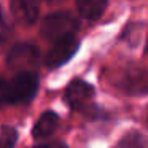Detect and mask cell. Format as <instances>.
Wrapping results in <instances>:
<instances>
[{
  "label": "cell",
  "mask_w": 148,
  "mask_h": 148,
  "mask_svg": "<svg viewBox=\"0 0 148 148\" xmlns=\"http://www.w3.org/2000/svg\"><path fill=\"white\" fill-rule=\"evenodd\" d=\"M77 8L81 18L94 21L105 13L107 0H77Z\"/></svg>",
  "instance_id": "cell-8"
},
{
  "label": "cell",
  "mask_w": 148,
  "mask_h": 148,
  "mask_svg": "<svg viewBox=\"0 0 148 148\" xmlns=\"http://www.w3.org/2000/svg\"><path fill=\"white\" fill-rule=\"evenodd\" d=\"M59 126V116L53 112H46L38 118V121L34 126L32 135L35 140H45V138L51 137L54 131Z\"/></svg>",
  "instance_id": "cell-7"
},
{
  "label": "cell",
  "mask_w": 148,
  "mask_h": 148,
  "mask_svg": "<svg viewBox=\"0 0 148 148\" xmlns=\"http://www.w3.org/2000/svg\"><path fill=\"white\" fill-rule=\"evenodd\" d=\"M11 13L19 24L30 26L40 14L38 0H11Z\"/></svg>",
  "instance_id": "cell-6"
},
{
  "label": "cell",
  "mask_w": 148,
  "mask_h": 148,
  "mask_svg": "<svg viewBox=\"0 0 148 148\" xmlns=\"http://www.w3.org/2000/svg\"><path fill=\"white\" fill-rule=\"evenodd\" d=\"M145 138L140 134H129L119 142V145H126V147H138V145H143Z\"/></svg>",
  "instance_id": "cell-11"
},
{
  "label": "cell",
  "mask_w": 148,
  "mask_h": 148,
  "mask_svg": "<svg viewBox=\"0 0 148 148\" xmlns=\"http://www.w3.org/2000/svg\"><path fill=\"white\" fill-rule=\"evenodd\" d=\"M0 24H2V11H0Z\"/></svg>",
  "instance_id": "cell-13"
},
{
  "label": "cell",
  "mask_w": 148,
  "mask_h": 148,
  "mask_svg": "<svg viewBox=\"0 0 148 148\" xmlns=\"http://www.w3.org/2000/svg\"><path fill=\"white\" fill-rule=\"evenodd\" d=\"M46 3H49V5H59V3H62L64 0H45Z\"/></svg>",
  "instance_id": "cell-12"
},
{
  "label": "cell",
  "mask_w": 148,
  "mask_h": 148,
  "mask_svg": "<svg viewBox=\"0 0 148 148\" xmlns=\"http://www.w3.org/2000/svg\"><path fill=\"white\" fill-rule=\"evenodd\" d=\"M78 26H80L78 19L73 18L70 13H65V11L51 13L42 23V35L51 42H56L67 35H73Z\"/></svg>",
  "instance_id": "cell-1"
},
{
  "label": "cell",
  "mask_w": 148,
  "mask_h": 148,
  "mask_svg": "<svg viewBox=\"0 0 148 148\" xmlns=\"http://www.w3.org/2000/svg\"><path fill=\"white\" fill-rule=\"evenodd\" d=\"M10 103V80L0 75V107Z\"/></svg>",
  "instance_id": "cell-10"
},
{
  "label": "cell",
  "mask_w": 148,
  "mask_h": 148,
  "mask_svg": "<svg viewBox=\"0 0 148 148\" xmlns=\"http://www.w3.org/2000/svg\"><path fill=\"white\" fill-rule=\"evenodd\" d=\"M8 67L13 70H32L40 62V51L35 45L30 43H18L8 53Z\"/></svg>",
  "instance_id": "cell-3"
},
{
  "label": "cell",
  "mask_w": 148,
  "mask_h": 148,
  "mask_svg": "<svg viewBox=\"0 0 148 148\" xmlns=\"http://www.w3.org/2000/svg\"><path fill=\"white\" fill-rule=\"evenodd\" d=\"M78 45H80V42L75 38V35H67L64 38L56 40L54 45L51 46V49L46 54L45 64L49 69H54V67H59V65L65 64L77 53Z\"/></svg>",
  "instance_id": "cell-4"
},
{
  "label": "cell",
  "mask_w": 148,
  "mask_h": 148,
  "mask_svg": "<svg viewBox=\"0 0 148 148\" xmlns=\"http://www.w3.org/2000/svg\"><path fill=\"white\" fill-rule=\"evenodd\" d=\"M38 89V78L30 70H21L10 78V103H27Z\"/></svg>",
  "instance_id": "cell-2"
},
{
  "label": "cell",
  "mask_w": 148,
  "mask_h": 148,
  "mask_svg": "<svg viewBox=\"0 0 148 148\" xmlns=\"http://www.w3.org/2000/svg\"><path fill=\"white\" fill-rule=\"evenodd\" d=\"M64 97H65V102L70 107L80 108V107L86 105L94 97V88L83 80H73L67 86Z\"/></svg>",
  "instance_id": "cell-5"
},
{
  "label": "cell",
  "mask_w": 148,
  "mask_h": 148,
  "mask_svg": "<svg viewBox=\"0 0 148 148\" xmlns=\"http://www.w3.org/2000/svg\"><path fill=\"white\" fill-rule=\"evenodd\" d=\"M147 51H148V43H147Z\"/></svg>",
  "instance_id": "cell-14"
},
{
  "label": "cell",
  "mask_w": 148,
  "mask_h": 148,
  "mask_svg": "<svg viewBox=\"0 0 148 148\" xmlns=\"http://www.w3.org/2000/svg\"><path fill=\"white\" fill-rule=\"evenodd\" d=\"M16 131L13 127H3L0 131V147H11L16 143Z\"/></svg>",
  "instance_id": "cell-9"
}]
</instances>
